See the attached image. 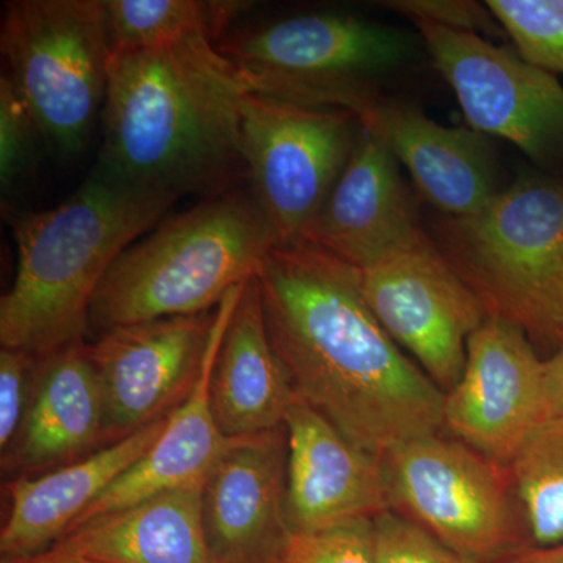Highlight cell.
<instances>
[{
    "label": "cell",
    "mask_w": 563,
    "mask_h": 563,
    "mask_svg": "<svg viewBox=\"0 0 563 563\" xmlns=\"http://www.w3.org/2000/svg\"><path fill=\"white\" fill-rule=\"evenodd\" d=\"M257 280L292 390L351 443L383 457L444 431V393L374 317L354 266L296 240L268 252Z\"/></svg>",
    "instance_id": "obj_1"
},
{
    "label": "cell",
    "mask_w": 563,
    "mask_h": 563,
    "mask_svg": "<svg viewBox=\"0 0 563 563\" xmlns=\"http://www.w3.org/2000/svg\"><path fill=\"white\" fill-rule=\"evenodd\" d=\"M244 88L214 44L111 51L98 168L174 201L236 190Z\"/></svg>",
    "instance_id": "obj_2"
},
{
    "label": "cell",
    "mask_w": 563,
    "mask_h": 563,
    "mask_svg": "<svg viewBox=\"0 0 563 563\" xmlns=\"http://www.w3.org/2000/svg\"><path fill=\"white\" fill-rule=\"evenodd\" d=\"M176 202L96 168L68 201L18 214L16 277L0 299V344L41 358L85 342L99 285Z\"/></svg>",
    "instance_id": "obj_3"
},
{
    "label": "cell",
    "mask_w": 563,
    "mask_h": 563,
    "mask_svg": "<svg viewBox=\"0 0 563 563\" xmlns=\"http://www.w3.org/2000/svg\"><path fill=\"white\" fill-rule=\"evenodd\" d=\"M280 243L252 191L232 190L168 218L122 252L103 277L90 331L211 312L257 276Z\"/></svg>",
    "instance_id": "obj_4"
},
{
    "label": "cell",
    "mask_w": 563,
    "mask_h": 563,
    "mask_svg": "<svg viewBox=\"0 0 563 563\" xmlns=\"http://www.w3.org/2000/svg\"><path fill=\"white\" fill-rule=\"evenodd\" d=\"M437 246L487 314L548 357L563 346V179L518 180L476 213L443 221Z\"/></svg>",
    "instance_id": "obj_5"
},
{
    "label": "cell",
    "mask_w": 563,
    "mask_h": 563,
    "mask_svg": "<svg viewBox=\"0 0 563 563\" xmlns=\"http://www.w3.org/2000/svg\"><path fill=\"white\" fill-rule=\"evenodd\" d=\"M0 47L41 136L63 157L80 152L109 85L106 0L5 3Z\"/></svg>",
    "instance_id": "obj_6"
},
{
    "label": "cell",
    "mask_w": 563,
    "mask_h": 563,
    "mask_svg": "<svg viewBox=\"0 0 563 563\" xmlns=\"http://www.w3.org/2000/svg\"><path fill=\"white\" fill-rule=\"evenodd\" d=\"M391 512L472 563H499L532 548L509 468L442 433L380 457Z\"/></svg>",
    "instance_id": "obj_7"
},
{
    "label": "cell",
    "mask_w": 563,
    "mask_h": 563,
    "mask_svg": "<svg viewBox=\"0 0 563 563\" xmlns=\"http://www.w3.org/2000/svg\"><path fill=\"white\" fill-rule=\"evenodd\" d=\"M217 49L252 92L346 110L376 77L409 60L413 40L355 18L306 14L225 36Z\"/></svg>",
    "instance_id": "obj_8"
},
{
    "label": "cell",
    "mask_w": 563,
    "mask_h": 563,
    "mask_svg": "<svg viewBox=\"0 0 563 563\" xmlns=\"http://www.w3.org/2000/svg\"><path fill=\"white\" fill-rule=\"evenodd\" d=\"M240 144L251 191L282 243L302 240L361 133L350 110L239 96Z\"/></svg>",
    "instance_id": "obj_9"
},
{
    "label": "cell",
    "mask_w": 563,
    "mask_h": 563,
    "mask_svg": "<svg viewBox=\"0 0 563 563\" xmlns=\"http://www.w3.org/2000/svg\"><path fill=\"white\" fill-rule=\"evenodd\" d=\"M357 274L385 332L444 395L453 390L465 368L466 344L487 310L437 243L424 232Z\"/></svg>",
    "instance_id": "obj_10"
},
{
    "label": "cell",
    "mask_w": 563,
    "mask_h": 563,
    "mask_svg": "<svg viewBox=\"0 0 563 563\" xmlns=\"http://www.w3.org/2000/svg\"><path fill=\"white\" fill-rule=\"evenodd\" d=\"M413 24L474 131L510 141L537 162L563 152V85L555 74L476 33Z\"/></svg>",
    "instance_id": "obj_11"
},
{
    "label": "cell",
    "mask_w": 563,
    "mask_h": 563,
    "mask_svg": "<svg viewBox=\"0 0 563 563\" xmlns=\"http://www.w3.org/2000/svg\"><path fill=\"white\" fill-rule=\"evenodd\" d=\"M217 309L120 325L88 344L101 383L106 446L169 417L191 395L209 354Z\"/></svg>",
    "instance_id": "obj_12"
},
{
    "label": "cell",
    "mask_w": 563,
    "mask_h": 563,
    "mask_svg": "<svg viewBox=\"0 0 563 563\" xmlns=\"http://www.w3.org/2000/svg\"><path fill=\"white\" fill-rule=\"evenodd\" d=\"M547 420L544 358L520 328L487 314L466 344L461 379L444 395V431L509 466Z\"/></svg>",
    "instance_id": "obj_13"
},
{
    "label": "cell",
    "mask_w": 563,
    "mask_h": 563,
    "mask_svg": "<svg viewBox=\"0 0 563 563\" xmlns=\"http://www.w3.org/2000/svg\"><path fill=\"white\" fill-rule=\"evenodd\" d=\"M285 426L242 437L214 465L202 492V528L214 563H277L287 542Z\"/></svg>",
    "instance_id": "obj_14"
},
{
    "label": "cell",
    "mask_w": 563,
    "mask_h": 563,
    "mask_svg": "<svg viewBox=\"0 0 563 563\" xmlns=\"http://www.w3.org/2000/svg\"><path fill=\"white\" fill-rule=\"evenodd\" d=\"M284 426L288 531H321L390 510L380 457L351 443L296 391Z\"/></svg>",
    "instance_id": "obj_15"
},
{
    "label": "cell",
    "mask_w": 563,
    "mask_h": 563,
    "mask_svg": "<svg viewBox=\"0 0 563 563\" xmlns=\"http://www.w3.org/2000/svg\"><path fill=\"white\" fill-rule=\"evenodd\" d=\"M422 233L398 161L361 125L350 162L302 240L361 269Z\"/></svg>",
    "instance_id": "obj_16"
},
{
    "label": "cell",
    "mask_w": 563,
    "mask_h": 563,
    "mask_svg": "<svg viewBox=\"0 0 563 563\" xmlns=\"http://www.w3.org/2000/svg\"><path fill=\"white\" fill-rule=\"evenodd\" d=\"M346 110L383 141L412 174L422 198L443 213H476L496 195L483 133L444 128L422 111L374 91L355 98Z\"/></svg>",
    "instance_id": "obj_17"
},
{
    "label": "cell",
    "mask_w": 563,
    "mask_h": 563,
    "mask_svg": "<svg viewBox=\"0 0 563 563\" xmlns=\"http://www.w3.org/2000/svg\"><path fill=\"white\" fill-rule=\"evenodd\" d=\"M101 448L102 390L88 344H70L36 358L31 404L16 440L2 454L3 473L38 476Z\"/></svg>",
    "instance_id": "obj_18"
},
{
    "label": "cell",
    "mask_w": 563,
    "mask_h": 563,
    "mask_svg": "<svg viewBox=\"0 0 563 563\" xmlns=\"http://www.w3.org/2000/svg\"><path fill=\"white\" fill-rule=\"evenodd\" d=\"M203 483L162 493L70 528L20 563H214L202 528Z\"/></svg>",
    "instance_id": "obj_19"
},
{
    "label": "cell",
    "mask_w": 563,
    "mask_h": 563,
    "mask_svg": "<svg viewBox=\"0 0 563 563\" xmlns=\"http://www.w3.org/2000/svg\"><path fill=\"white\" fill-rule=\"evenodd\" d=\"M243 287L244 284L233 288L218 306L209 354L195 390L179 409L174 410L168 426L151 450L121 474L70 528L99 515L117 512L133 504L146 501L162 493L206 483L214 465L236 442V439L222 435L211 413L210 379L222 336Z\"/></svg>",
    "instance_id": "obj_20"
},
{
    "label": "cell",
    "mask_w": 563,
    "mask_h": 563,
    "mask_svg": "<svg viewBox=\"0 0 563 563\" xmlns=\"http://www.w3.org/2000/svg\"><path fill=\"white\" fill-rule=\"evenodd\" d=\"M169 417L80 461L7 483L10 506L0 532L2 559L31 558L62 539L77 518L151 450Z\"/></svg>",
    "instance_id": "obj_21"
},
{
    "label": "cell",
    "mask_w": 563,
    "mask_h": 563,
    "mask_svg": "<svg viewBox=\"0 0 563 563\" xmlns=\"http://www.w3.org/2000/svg\"><path fill=\"white\" fill-rule=\"evenodd\" d=\"M288 374L266 331L257 276L244 284L222 336L210 379V407L228 439L284 426L292 401Z\"/></svg>",
    "instance_id": "obj_22"
},
{
    "label": "cell",
    "mask_w": 563,
    "mask_h": 563,
    "mask_svg": "<svg viewBox=\"0 0 563 563\" xmlns=\"http://www.w3.org/2000/svg\"><path fill=\"white\" fill-rule=\"evenodd\" d=\"M250 5L236 0H106L111 51L217 46Z\"/></svg>",
    "instance_id": "obj_23"
},
{
    "label": "cell",
    "mask_w": 563,
    "mask_h": 563,
    "mask_svg": "<svg viewBox=\"0 0 563 563\" xmlns=\"http://www.w3.org/2000/svg\"><path fill=\"white\" fill-rule=\"evenodd\" d=\"M507 468L532 547L563 542V417L543 421Z\"/></svg>",
    "instance_id": "obj_24"
},
{
    "label": "cell",
    "mask_w": 563,
    "mask_h": 563,
    "mask_svg": "<svg viewBox=\"0 0 563 563\" xmlns=\"http://www.w3.org/2000/svg\"><path fill=\"white\" fill-rule=\"evenodd\" d=\"M488 9L518 54L551 74H563V0H488Z\"/></svg>",
    "instance_id": "obj_25"
},
{
    "label": "cell",
    "mask_w": 563,
    "mask_h": 563,
    "mask_svg": "<svg viewBox=\"0 0 563 563\" xmlns=\"http://www.w3.org/2000/svg\"><path fill=\"white\" fill-rule=\"evenodd\" d=\"M277 563H377L374 518L290 532Z\"/></svg>",
    "instance_id": "obj_26"
},
{
    "label": "cell",
    "mask_w": 563,
    "mask_h": 563,
    "mask_svg": "<svg viewBox=\"0 0 563 563\" xmlns=\"http://www.w3.org/2000/svg\"><path fill=\"white\" fill-rule=\"evenodd\" d=\"M41 136L31 111L9 76L0 79V185L7 195L31 162L33 141Z\"/></svg>",
    "instance_id": "obj_27"
},
{
    "label": "cell",
    "mask_w": 563,
    "mask_h": 563,
    "mask_svg": "<svg viewBox=\"0 0 563 563\" xmlns=\"http://www.w3.org/2000/svg\"><path fill=\"white\" fill-rule=\"evenodd\" d=\"M374 532L377 563H472L391 510L374 518Z\"/></svg>",
    "instance_id": "obj_28"
},
{
    "label": "cell",
    "mask_w": 563,
    "mask_h": 563,
    "mask_svg": "<svg viewBox=\"0 0 563 563\" xmlns=\"http://www.w3.org/2000/svg\"><path fill=\"white\" fill-rule=\"evenodd\" d=\"M36 357L24 351L0 350V451L16 440L31 404Z\"/></svg>",
    "instance_id": "obj_29"
},
{
    "label": "cell",
    "mask_w": 563,
    "mask_h": 563,
    "mask_svg": "<svg viewBox=\"0 0 563 563\" xmlns=\"http://www.w3.org/2000/svg\"><path fill=\"white\" fill-rule=\"evenodd\" d=\"M385 9L396 11L410 21L429 22L451 31L501 35V24L493 16L487 3L473 0H391Z\"/></svg>",
    "instance_id": "obj_30"
},
{
    "label": "cell",
    "mask_w": 563,
    "mask_h": 563,
    "mask_svg": "<svg viewBox=\"0 0 563 563\" xmlns=\"http://www.w3.org/2000/svg\"><path fill=\"white\" fill-rule=\"evenodd\" d=\"M548 418L563 417V346L544 358Z\"/></svg>",
    "instance_id": "obj_31"
},
{
    "label": "cell",
    "mask_w": 563,
    "mask_h": 563,
    "mask_svg": "<svg viewBox=\"0 0 563 563\" xmlns=\"http://www.w3.org/2000/svg\"><path fill=\"white\" fill-rule=\"evenodd\" d=\"M499 563H563V542L550 547H532Z\"/></svg>",
    "instance_id": "obj_32"
},
{
    "label": "cell",
    "mask_w": 563,
    "mask_h": 563,
    "mask_svg": "<svg viewBox=\"0 0 563 563\" xmlns=\"http://www.w3.org/2000/svg\"><path fill=\"white\" fill-rule=\"evenodd\" d=\"M2 563H20V562H16V561H5V559H2Z\"/></svg>",
    "instance_id": "obj_33"
}]
</instances>
